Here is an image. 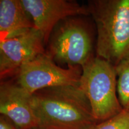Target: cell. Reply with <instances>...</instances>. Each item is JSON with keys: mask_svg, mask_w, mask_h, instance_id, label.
<instances>
[{"mask_svg": "<svg viewBox=\"0 0 129 129\" xmlns=\"http://www.w3.org/2000/svg\"><path fill=\"white\" fill-rule=\"evenodd\" d=\"M35 28L20 0L0 1V38L10 39Z\"/></svg>", "mask_w": 129, "mask_h": 129, "instance_id": "cell-9", "label": "cell"}, {"mask_svg": "<svg viewBox=\"0 0 129 129\" xmlns=\"http://www.w3.org/2000/svg\"><path fill=\"white\" fill-rule=\"evenodd\" d=\"M32 106L40 129H93L99 122L79 86L38 90L32 94Z\"/></svg>", "mask_w": 129, "mask_h": 129, "instance_id": "cell-1", "label": "cell"}, {"mask_svg": "<svg viewBox=\"0 0 129 129\" xmlns=\"http://www.w3.org/2000/svg\"><path fill=\"white\" fill-rule=\"evenodd\" d=\"M115 67L118 98L122 108L129 109V59L121 61Z\"/></svg>", "mask_w": 129, "mask_h": 129, "instance_id": "cell-10", "label": "cell"}, {"mask_svg": "<svg viewBox=\"0 0 129 129\" xmlns=\"http://www.w3.org/2000/svg\"><path fill=\"white\" fill-rule=\"evenodd\" d=\"M93 129H129V109H123L114 117L98 122Z\"/></svg>", "mask_w": 129, "mask_h": 129, "instance_id": "cell-11", "label": "cell"}, {"mask_svg": "<svg viewBox=\"0 0 129 129\" xmlns=\"http://www.w3.org/2000/svg\"><path fill=\"white\" fill-rule=\"evenodd\" d=\"M0 129H19L14 122L4 115L0 116Z\"/></svg>", "mask_w": 129, "mask_h": 129, "instance_id": "cell-12", "label": "cell"}, {"mask_svg": "<svg viewBox=\"0 0 129 129\" xmlns=\"http://www.w3.org/2000/svg\"><path fill=\"white\" fill-rule=\"evenodd\" d=\"M82 68H63L46 52L21 67L14 76L16 82L32 94L43 88L59 86H79Z\"/></svg>", "mask_w": 129, "mask_h": 129, "instance_id": "cell-5", "label": "cell"}, {"mask_svg": "<svg viewBox=\"0 0 129 129\" xmlns=\"http://www.w3.org/2000/svg\"><path fill=\"white\" fill-rule=\"evenodd\" d=\"M32 129H40V128H32Z\"/></svg>", "mask_w": 129, "mask_h": 129, "instance_id": "cell-13", "label": "cell"}, {"mask_svg": "<svg viewBox=\"0 0 129 129\" xmlns=\"http://www.w3.org/2000/svg\"><path fill=\"white\" fill-rule=\"evenodd\" d=\"M0 113L14 122L19 129H32L38 127L32 106V94L16 81H1Z\"/></svg>", "mask_w": 129, "mask_h": 129, "instance_id": "cell-8", "label": "cell"}, {"mask_svg": "<svg viewBox=\"0 0 129 129\" xmlns=\"http://www.w3.org/2000/svg\"><path fill=\"white\" fill-rule=\"evenodd\" d=\"M31 17L35 28L41 32L45 45L61 21L71 17L90 14L88 6L67 0H20Z\"/></svg>", "mask_w": 129, "mask_h": 129, "instance_id": "cell-6", "label": "cell"}, {"mask_svg": "<svg viewBox=\"0 0 129 129\" xmlns=\"http://www.w3.org/2000/svg\"><path fill=\"white\" fill-rule=\"evenodd\" d=\"M97 30L98 57L114 65L129 59V0L88 1Z\"/></svg>", "mask_w": 129, "mask_h": 129, "instance_id": "cell-2", "label": "cell"}, {"mask_svg": "<svg viewBox=\"0 0 129 129\" xmlns=\"http://www.w3.org/2000/svg\"><path fill=\"white\" fill-rule=\"evenodd\" d=\"M115 65L94 56L82 67L79 87L89 101L93 115L104 121L121 112Z\"/></svg>", "mask_w": 129, "mask_h": 129, "instance_id": "cell-3", "label": "cell"}, {"mask_svg": "<svg viewBox=\"0 0 129 129\" xmlns=\"http://www.w3.org/2000/svg\"><path fill=\"white\" fill-rule=\"evenodd\" d=\"M46 52L55 62L68 67H83L94 57L91 32L83 21L74 17L61 21L54 28Z\"/></svg>", "mask_w": 129, "mask_h": 129, "instance_id": "cell-4", "label": "cell"}, {"mask_svg": "<svg viewBox=\"0 0 129 129\" xmlns=\"http://www.w3.org/2000/svg\"><path fill=\"white\" fill-rule=\"evenodd\" d=\"M43 35L36 28L14 38L0 40L1 80L14 75L26 63L46 53Z\"/></svg>", "mask_w": 129, "mask_h": 129, "instance_id": "cell-7", "label": "cell"}]
</instances>
